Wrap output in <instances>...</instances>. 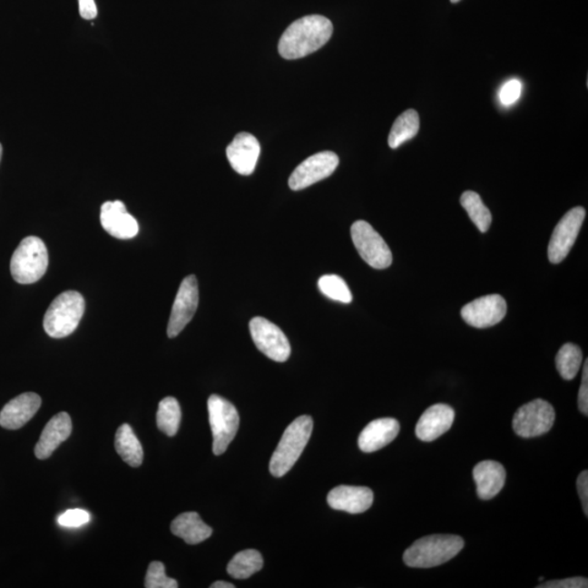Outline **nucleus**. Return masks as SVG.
<instances>
[{"instance_id":"nucleus-1","label":"nucleus","mask_w":588,"mask_h":588,"mask_svg":"<svg viewBox=\"0 0 588 588\" xmlns=\"http://www.w3.org/2000/svg\"><path fill=\"white\" fill-rule=\"evenodd\" d=\"M334 31L331 21L326 16L312 15L294 21L283 32L279 41V54L282 58L293 60L318 51L330 40Z\"/></svg>"},{"instance_id":"nucleus-2","label":"nucleus","mask_w":588,"mask_h":588,"mask_svg":"<svg viewBox=\"0 0 588 588\" xmlns=\"http://www.w3.org/2000/svg\"><path fill=\"white\" fill-rule=\"evenodd\" d=\"M465 547L456 535H430L417 539L406 550L403 561L410 568L428 569L448 563Z\"/></svg>"},{"instance_id":"nucleus-3","label":"nucleus","mask_w":588,"mask_h":588,"mask_svg":"<svg viewBox=\"0 0 588 588\" xmlns=\"http://www.w3.org/2000/svg\"><path fill=\"white\" fill-rule=\"evenodd\" d=\"M313 432V419L299 416L289 425L272 455L270 471L272 476L282 477L296 465Z\"/></svg>"},{"instance_id":"nucleus-4","label":"nucleus","mask_w":588,"mask_h":588,"mask_svg":"<svg viewBox=\"0 0 588 588\" xmlns=\"http://www.w3.org/2000/svg\"><path fill=\"white\" fill-rule=\"evenodd\" d=\"M85 309L84 298L76 291H65L54 299L44 316V329L52 338L68 337L78 328Z\"/></svg>"},{"instance_id":"nucleus-5","label":"nucleus","mask_w":588,"mask_h":588,"mask_svg":"<svg viewBox=\"0 0 588 588\" xmlns=\"http://www.w3.org/2000/svg\"><path fill=\"white\" fill-rule=\"evenodd\" d=\"M48 267V250L43 240L27 237L15 249L11 258L10 271L21 285H31L45 275Z\"/></svg>"},{"instance_id":"nucleus-6","label":"nucleus","mask_w":588,"mask_h":588,"mask_svg":"<svg viewBox=\"0 0 588 588\" xmlns=\"http://www.w3.org/2000/svg\"><path fill=\"white\" fill-rule=\"evenodd\" d=\"M210 424L212 433V452L220 456L225 454L229 445L236 437L240 425L237 408L220 396L212 395L209 402Z\"/></svg>"},{"instance_id":"nucleus-7","label":"nucleus","mask_w":588,"mask_h":588,"mask_svg":"<svg viewBox=\"0 0 588 588\" xmlns=\"http://www.w3.org/2000/svg\"><path fill=\"white\" fill-rule=\"evenodd\" d=\"M354 247L364 261L375 270H385L392 264L391 250L380 234L364 220H358L351 227Z\"/></svg>"},{"instance_id":"nucleus-8","label":"nucleus","mask_w":588,"mask_h":588,"mask_svg":"<svg viewBox=\"0 0 588 588\" xmlns=\"http://www.w3.org/2000/svg\"><path fill=\"white\" fill-rule=\"evenodd\" d=\"M554 408L549 402L536 399L526 403L514 416V430L523 438L538 437L554 426Z\"/></svg>"},{"instance_id":"nucleus-9","label":"nucleus","mask_w":588,"mask_h":588,"mask_svg":"<svg viewBox=\"0 0 588 588\" xmlns=\"http://www.w3.org/2000/svg\"><path fill=\"white\" fill-rule=\"evenodd\" d=\"M250 332L256 348L272 361L286 362L290 358V342L279 327L270 320L254 318L250 321Z\"/></svg>"},{"instance_id":"nucleus-10","label":"nucleus","mask_w":588,"mask_h":588,"mask_svg":"<svg viewBox=\"0 0 588 588\" xmlns=\"http://www.w3.org/2000/svg\"><path fill=\"white\" fill-rule=\"evenodd\" d=\"M585 215L583 207H574L555 226L548 245V259L553 264L561 263L568 256L579 236Z\"/></svg>"},{"instance_id":"nucleus-11","label":"nucleus","mask_w":588,"mask_h":588,"mask_svg":"<svg viewBox=\"0 0 588 588\" xmlns=\"http://www.w3.org/2000/svg\"><path fill=\"white\" fill-rule=\"evenodd\" d=\"M339 165V157L334 152H320L310 156L294 169L289 178V187L293 191L307 189L309 185L331 176Z\"/></svg>"},{"instance_id":"nucleus-12","label":"nucleus","mask_w":588,"mask_h":588,"mask_svg":"<svg viewBox=\"0 0 588 588\" xmlns=\"http://www.w3.org/2000/svg\"><path fill=\"white\" fill-rule=\"evenodd\" d=\"M199 283L194 275L185 277L180 285L169 318L167 334L176 338L187 326L199 307Z\"/></svg>"},{"instance_id":"nucleus-13","label":"nucleus","mask_w":588,"mask_h":588,"mask_svg":"<svg viewBox=\"0 0 588 588\" xmlns=\"http://www.w3.org/2000/svg\"><path fill=\"white\" fill-rule=\"evenodd\" d=\"M505 299L499 294H490L474 299L461 309L462 318L475 328H487L500 323L505 318Z\"/></svg>"},{"instance_id":"nucleus-14","label":"nucleus","mask_w":588,"mask_h":588,"mask_svg":"<svg viewBox=\"0 0 588 588\" xmlns=\"http://www.w3.org/2000/svg\"><path fill=\"white\" fill-rule=\"evenodd\" d=\"M101 223L103 230L120 240L132 239L139 232L138 221L122 201H105L102 205Z\"/></svg>"},{"instance_id":"nucleus-15","label":"nucleus","mask_w":588,"mask_h":588,"mask_svg":"<svg viewBox=\"0 0 588 588\" xmlns=\"http://www.w3.org/2000/svg\"><path fill=\"white\" fill-rule=\"evenodd\" d=\"M260 154V145L254 135L242 132L236 135L227 147V157L234 172L250 176L255 171Z\"/></svg>"},{"instance_id":"nucleus-16","label":"nucleus","mask_w":588,"mask_h":588,"mask_svg":"<svg viewBox=\"0 0 588 588\" xmlns=\"http://www.w3.org/2000/svg\"><path fill=\"white\" fill-rule=\"evenodd\" d=\"M374 493L372 489L362 486H347L341 485L331 490L327 503L332 509L345 511L348 514H358L372 506Z\"/></svg>"},{"instance_id":"nucleus-17","label":"nucleus","mask_w":588,"mask_h":588,"mask_svg":"<svg viewBox=\"0 0 588 588\" xmlns=\"http://www.w3.org/2000/svg\"><path fill=\"white\" fill-rule=\"evenodd\" d=\"M41 406V397L34 392H25V394L15 397L0 412V426L5 429L24 427L40 410Z\"/></svg>"},{"instance_id":"nucleus-18","label":"nucleus","mask_w":588,"mask_h":588,"mask_svg":"<svg viewBox=\"0 0 588 588\" xmlns=\"http://www.w3.org/2000/svg\"><path fill=\"white\" fill-rule=\"evenodd\" d=\"M455 416V410L449 406L440 403L428 407L416 424V437L425 443L439 438L451 428Z\"/></svg>"},{"instance_id":"nucleus-19","label":"nucleus","mask_w":588,"mask_h":588,"mask_svg":"<svg viewBox=\"0 0 588 588\" xmlns=\"http://www.w3.org/2000/svg\"><path fill=\"white\" fill-rule=\"evenodd\" d=\"M71 433H73V422H71L69 414L58 413L47 423L35 446L34 451L37 459H48L54 450L70 437Z\"/></svg>"},{"instance_id":"nucleus-20","label":"nucleus","mask_w":588,"mask_h":588,"mask_svg":"<svg viewBox=\"0 0 588 588\" xmlns=\"http://www.w3.org/2000/svg\"><path fill=\"white\" fill-rule=\"evenodd\" d=\"M400 432V424L395 418L375 419L362 430L358 437V446L365 454L378 451L395 440Z\"/></svg>"},{"instance_id":"nucleus-21","label":"nucleus","mask_w":588,"mask_h":588,"mask_svg":"<svg viewBox=\"0 0 588 588\" xmlns=\"http://www.w3.org/2000/svg\"><path fill=\"white\" fill-rule=\"evenodd\" d=\"M478 497L483 500L493 499L505 484L506 473L499 462L486 460L479 462L473 470Z\"/></svg>"},{"instance_id":"nucleus-22","label":"nucleus","mask_w":588,"mask_h":588,"mask_svg":"<svg viewBox=\"0 0 588 588\" xmlns=\"http://www.w3.org/2000/svg\"><path fill=\"white\" fill-rule=\"evenodd\" d=\"M172 532L189 544L204 542L212 534L211 527L201 521L196 512H185L177 516L172 523Z\"/></svg>"},{"instance_id":"nucleus-23","label":"nucleus","mask_w":588,"mask_h":588,"mask_svg":"<svg viewBox=\"0 0 588 588\" xmlns=\"http://www.w3.org/2000/svg\"><path fill=\"white\" fill-rule=\"evenodd\" d=\"M114 446H116L117 454L130 466L139 467L143 462V448L128 424H123L118 428Z\"/></svg>"},{"instance_id":"nucleus-24","label":"nucleus","mask_w":588,"mask_h":588,"mask_svg":"<svg viewBox=\"0 0 588 588\" xmlns=\"http://www.w3.org/2000/svg\"><path fill=\"white\" fill-rule=\"evenodd\" d=\"M264 561L258 550L248 549L238 553L227 566V572L234 579L245 580L263 568Z\"/></svg>"},{"instance_id":"nucleus-25","label":"nucleus","mask_w":588,"mask_h":588,"mask_svg":"<svg viewBox=\"0 0 588 588\" xmlns=\"http://www.w3.org/2000/svg\"><path fill=\"white\" fill-rule=\"evenodd\" d=\"M419 130V116L414 109H407V112L397 118L390 130L388 144L391 149H397L405 142L416 136Z\"/></svg>"},{"instance_id":"nucleus-26","label":"nucleus","mask_w":588,"mask_h":588,"mask_svg":"<svg viewBox=\"0 0 588 588\" xmlns=\"http://www.w3.org/2000/svg\"><path fill=\"white\" fill-rule=\"evenodd\" d=\"M156 422L157 427L169 437H173L178 433L181 423V408L176 397H167L160 402Z\"/></svg>"},{"instance_id":"nucleus-27","label":"nucleus","mask_w":588,"mask_h":588,"mask_svg":"<svg viewBox=\"0 0 588 588\" xmlns=\"http://www.w3.org/2000/svg\"><path fill=\"white\" fill-rule=\"evenodd\" d=\"M463 209L467 211L468 217L479 231L486 232L492 225V212L483 203L481 196L473 191H466L460 199Z\"/></svg>"},{"instance_id":"nucleus-28","label":"nucleus","mask_w":588,"mask_h":588,"mask_svg":"<svg viewBox=\"0 0 588 588\" xmlns=\"http://www.w3.org/2000/svg\"><path fill=\"white\" fill-rule=\"evenodd\" d=\"M583 353L580 347L573 345V343H565L560 348L555 357V367L558 372L565 380H572L575 377L582 367Z\"/></svg>"},{"instance_id":"nucleus-29","label":"nucleus","mask_w":588,"mask_h":588,"mask_svg":"<svg viewBox=\"0 0 588 588\" xmlns=\"http://www.w3.org/2000/svg\"><path fill=\"white\" fill-rule=\"evenodd\" d=\"M318 288L325 297L342 303L352 301V293L347 282L337 275H325L319 278Z\"/></svg>"},{"instance_id":"nucleus-30","label":"nucleus","mask_w":588,"mask_h":588,"mask_svg":"<svg viewBox=\"0 0 588 588\" xmlns=\"http://www.w3.org/2000/svg\"><path fill=\"white\" fill-rule=\"evenodd\" d=\"M178 586L176 580L166 575L165 565L160 561H154L150 564L145 577L146 588H177Z\"/></svg>"},{"instance_id":"nucleus-31","label":"nucleus","mask_w":588,"mask_h":588,"mask_svg":"<svg viewBox=\"0 0 588 588\" xmlns=\"http://www.w3.org/2000/svg\"><path fill=\"white\" fill-rule=\"evenodd\" d=\"M57 521L60 525L65 527H80L91 521V515L85 510L73 509L65 511Z\"/></svg>"},{"instance_id":"nucleus-32","label":"nucleus","mask_w":588,"mask_h":588,"mask_svg":"<svg viewBox=\"0 0 588 588\" xmlns=\"http://www.w3.org/2000/svg\"><path fill=\"white\" fill-rule=\"evenodd\" d=\"M522 93V84L520 81L511 80L506 82L499 93L501 103L504 105H512L519 100Z\"/></svg>"},{"instance_id":"nucleus-33","label":"nucleus","mask_w":588,"mask_h":588,"mask_svg":"<svg viewBox=\"0 0 588 588\" xmlns=\"http://www.w3.org/2000/svg\"><path fill=\"white\" fill-rule=\"evenodd\" d=\"M588 581L585 577L576 576L570 579L544 582L537 588H587Z\"/></svg>"},{"instance_id":"nucleus-34","label":"nucleus","mask_w":588,"mask_h":588,"mask_svg":"<svg viewBox=\"0 0 588 588\" xmlns=\"http://www.w3.org/2000/svg\"><path fill=\"white\" fill-rule=\"evenodd\" d=\"M579 407L580 411L588 416V361L586 359L584 369H583L582 384L579 391Z\"/></svg>"},{"instance_id":"nucleus-35","label":"nucleus","mask_w":588,"mask_h":588,"mask_svg":"<svg viewBox=\"0 0 588 588\" xmlns=\"http://www.w3.org/2000/svg\"><path fill=\"white\" fill-rule=\"evenodd\" d=\"M577 492L582 500L583 511L588 515V472L583 471L576 482Z\"/></svg>"},{"instance_id":"nucleus-36","label":"nucleus","mask_w":588,"mask_h":588,"mask_svg":"<svg viewBox=\"0 0 588 588\" xmlns=\"http://www.w3.org/2000/svg\"><path fill=\"white\" fill-rule=\"evenodd\" d=\"M79 11L82 18L94 20L97 16L95 0H79Z\"/></svg>"},{"instance_id":"nucleus-37","label":"nucleus","mask_w":588,"mask_h":588,"mask_svg":"<svg viewBox=\"0 0 588 588\" xmlns=\"http://www.w3.org/2000/svg\"><path fill=\"white\" fill-rule=\"evenodd\" d=\"M234 587L236 586L231 584V583L223 582V581H218L212 583V584L211 585V588H234Z\"/></svg>"},{"instance_id":"nucleus-38","label":"nucleus","mask_w":588,"mask_h":588,"mask_svg":"<svg viewBox=\"0 0 588 588\" xmlns=\"http://www.w3.org/2000/svg\"><path fill=\"white\" fill-rule=\"evenodd\" d=\"M2 157H3V146L0 144V162H2Z\"/></svg>"},{"instance_id":"nucleus-39","label":"nucleus","mask_w":588,"mask_h":588,"mask_svg":"<svg viewBox=\"0 0 588 588\" xmlns=\"http://www.w3.org/2000/svg\"><path fill=\"white\" fill-rule=\"evenodd\" d=\"M450 2H451L452 4H456V3H459L460 0H450Z\"/></svg>"}]
</instances>
